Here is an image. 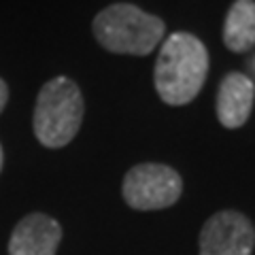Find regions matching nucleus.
I'll return each instance as SVG.
<instances>
[{"label":"nucleus","instance_id":"1","mask_svg":"<svg viewBox=\"0 0 255 255\" xmlns=\"http://www.w3.org/2000/svg\"><path fill=\"white\" fill-rule=\"evenodd\" d=\"M209 77V49L191 32H174L162 43L153 68L159 100L183 107L196 100Z\"/></svg>","mask_w":255,"mask_h":255},{"label":"nucleus","instance_id":"2","mask_svg":"<svg viewBox=\"0 0 255 255\" xmlns=\"http://www.w3.org/2000/svg\"><path fill=\"white\" fill-rule=\"evenodd\" d=\"M92 32L102 49L117 55L145 58L162 43L166 23L162 17L132 2H115L94 17Z\"/></svg>","mask_w":255,"mask_h":255},{"label":"nucleus","instance_id":"3","mask_svg":"<svg viewBox=\"0 0 255 255\" xmlns=\"http://www.w3.org/2000/svg\"><path fill=\"white\" fill-rule=\"evenodd\" d=\"M85 100L73 79L58 75L49 79L36 96L32 132L47 149H62L73 142L81 130Z\"/></svg>","mask_w":255,"mask_h":255},{"label":"nucleus","instance_id":"4","mask_svg":"<svg viewBox=\"0 0 255 255\" xmlns=\"http://www.w3.org/2000/svg\"><path fill=\"white\" fill-rule=\"evenodd\" d=\"M183 194L181 174L166 164L142 162L126 172L122 196L134 211H162L179 202Z\"/></svg>","mask_w":255,"mask_h":255},{"label":"nucleus","instance_id":"5","mask_svg":"<svg viewBox=\"0 0 255 255\" xmlns=\"http://www.w3.org/2000/svg\"><path fill=\"white\" fill-rule=\"evenodd\" d=\"M253 247L255 228L238 211L215 213L200 230V255H251Z\"/></svg>","mask_w":255,"mask_h":255},{"label":"nucleus","instance_id":"6","mask_svg":"<svg viewBox=\"0 0 255 255\" xmlns=\"http://www.w3.org/2000/svg\"><path fill=\"white\" fill-rule=\"evenodd\" d=\"M62 241V226L47 213H30L13 228L9 255H55Z\"/></svg>","mask_w":255,"mask_h":255},{"label":"nucleus","instance_id":"7","mask_svg":"<svg viewBox=\"0 0 255 255\" xmlns=\"http://www.w3.org/2000/svg\"><path fill=\"white\" fill-rule=\"evenodd\" d=\"M255 102V85L243 73H228L217 90V119L228 130H238L251 117Z\"/></svg>","mask_w":255,"mask_h":255},{"label":"nucleus","instance_id":"8","mask_svg":"<svg viewBox=\"0 0 255 255\" xmlns=\"http://www.w3.org/2000/svg\"><path fill=\"white\" fill-rule=\"evenodd\" d=\"M223 45L234 53L255 47V0H234L223 21Z\"/></svg>","mask_w":255,"mask_h":255},{"label":"nucleus","instance_id":"9","mask_svg":"<svg viewBox=\"0 0 255 255\" xmlns=\"http://www.w3.org/2000/svg\"><path fill=\"white\" fill-rule=\"evenodd\" d=\"M6 102H9V85H6V81L0 77V113L4 111Z\"/></svg>","mask_w":255,"mask_h":255},{"label":"nucleus","instance_id":"10","mask_svg":"<svg viewBox=\"0 0 255 255\" xmlns=\"http://www.w3.org/2000/svg\"><path fill=\"white\" fill-rule=\"evenodd\" d=\"M2 166H4V151H2V145H0V172H2Z\"/></svg>","mask_w":255,"mask_h":255}]
</instances>
